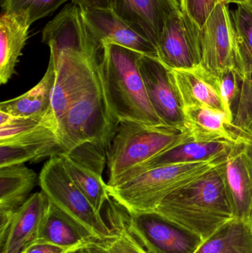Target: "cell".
Masks as SVG:
<instances>
[{
  "mask_svg": "<svg viewBox=\"0 0 252 253\" xmlns=\"http://www.w3.org/2000/svg\"><path fill=\"white\" fill-rule=\"evenodd\" d=\"M221 162L201 178L171 193L154 212L204 242L208 239L235 218L220 168Z\"/></svg>",
  "mask_w": 252,
  "mask_h": 253,
  "instance_id": "cell-1",
  "label": "cell"
},
{
  "mask_svg": "<svg viewBox=\"0 0 252 253\" xmlns=\"http://www.w3.org/2000/svg\"><path fill=\"white\" fill-rule=\"evenodd\" d=\"M142 53L123 46H104L99 72L109 111L117 123L165 126L154 111L139 68Z\"/></svg>",
  "mask_w": 252,
  "mask_h": 253,
  "instance_id": "cell-2",
  "label": "cell"
},
{
  "mask_svg": "<svg viewBox=\"0 0 252 253\" xmlns=\"http://www.w3.org/2000/svg\"><path fill=\"white\" fill-rule=\"evenodd\" d=\"M190 140L193 139L189 131L120 122L107 151L108 188L119 186L130 172L157 155Z\"/></svg>",
  "mask_w": 252,
  "mask_h": 253,
  "instance_id": "cell-3",
  "label": "cell"
},
{
  "mask_svg": "<svg viewBox=\"0 0 252 253\" xmlns=\"http://www.w3.org/2000/svg\"><path fill=\"white\" fill-rule=\"evenodd\" d=\"M224 159L152 168L108 191L130 213H151L171 193L201 178Z\"/></svg>",
  "mask_w": 252,
  "mask_h": 253,
  "instance_id": "cell-4",
  "label": "cell"
},
{
  "mask_svg": "<svg viewBox=\"0 0 252 253\" xmlns=\"http://www.w3.org/2000/svg\"><path fill=\"white\" fill-rule=\"evenodd\" d=\"M118 124L109 111L98 67L88 88L58 123L62 153H70L85 143L108 151Z\"/></svg>",
  "mask_w": 252,
  "mask_h": 253,
  "instance_id": "cell-5",
  "label": "cell"
},
{
  "mask_svg": "<svg viewBox=\"0 0 252 253\" xmlns=\"http://www.w3.org/2000/svg\"><path fill=\"white\" fill-rule=\"evenodd\" d=\"M38 184L50 203L85 230L93 240L113 236L102 213L96 211L74 184L60 156H52L44 164L38 176Z\"/></svg>",
  "mask_w": 252,
  "mask_h": 253,
  "instance_id": "cell-6",
  "label": "cell"
},
{
  "mask_svg": "<svg viewBox=\"0 0 252 253\" xmlns=\"http://www.w3.org/2000/svg\"><path fill=\"white\" fill-rule=\"evenodd\" d=\"M200 67L219 77L238 70L236 34L229 5L219 1L201 28Z\"/></svg>",
  "mask_w": 252,
  "mask_h": 253,
  "instance_id": "cell-7",
  "label": "cell"
},
{
  "mask_svg": "<svg viewBox=\"0 0 252 253\" xmlns=\"http://www.w3.org/2000/svg\"><path fill=\"white\" fill-rule=\"evenodd\" d=\"M54 59V58H53ZM56 62V81L51 111L56 125L91 84L99 67V58L76 49H64Z\"/></svg>",
  "mask_w": 252,
  "mask_h": 253,
  "instance_id": "cell-8",
  "label": "cell"
},
{
  "mask_svg": "<svg viewBox=\"0 0 252 253\" xmlns=\"http://www.w3.org/2000/svg\"><path fill=\"white\" fill-rule=\"evenodd\" d=\"M201 28L181 10L167 19L157 43L158 59L171 70L201 65Z\"/></svg>",
  "mask_w": 252,
  "mask_h": 253,
  "instance_id": "cell-9",
  "label": "cell"
},
{
  "mask_svg": "<svg viewBox=\"0 0 252 253\" xmlns=\"http://www.w3.org/2000/svg\"><path fill=\"white\" fill-rule=\"evenodd\" d=\"M129 231L149 253H195L204 241L155 212L131 214L124 209Z\"/></svg>",
  "mask_w": 252,
  "mask_h": 253,
  "instance_id": "cell-10",
  "label": "cell"
},
{
  "mask_svg": "<svg viewBox=\"0 0 252 253\" xmlns=\"http://www.w3.org/2000/svg\"><path fill=\"white\" fill-rule=\"evenodd\" d=\"M139 68L149 102L161 122L173 129L188 131L173 70L158 58L144 54L139 61Z\"/></svg>",
  "mask_w": 252,
  "mask_h": 253,
  "instance_id": "cell-11",
  "label": "cell"
},
{
  "mask_svg": "<svg viewBox=\"0 0 252 253\" xmlns=\"http://www.w3.org/2000/svg\"><path fill=\"white\" fill-rule=\"evenodd\" d=\"M81 12L90 44L97 54L106 44H115L158 58L155 45L133 31L113 10L87 8Z\"/></svg>",
  "mask_w": 252,
  "mask_h": 253,
  "instance_id": "cell-12",
  "label": "cell"
},
{
  "mask_svg": "<svg viewBox=\"0 0 252 253\" xmlns=\"http://www.w3.org/2000/svg\"><path fill=\"white\" fill-rule=\"evenodd\" d=\"M62 153L57 135V125L50 114L47 120L34 129L18 136L0 141V168L24 165Z\"/></svg>",
  "mask_w": 252,
  "mask_h": 253,
  "instance_id": "cell-13",
  "label": "cell"
},
{
  "mask_svg": "<svg viewBox=\"0 0 252 253\" xmlns=\"http://www.w3.org/2000/svg\"><path fill=\"white\" fill-rule=\"evenodd\" d=\"M180 10L178 0H115L113 11L156 47L167 19Z\"/></svg>",
  "mask_w": 252,
  "mask_h": 253,
  "instance_id": "cell-14",
  "label": "cell"
},
{
  "mask_svg": "<svg viewBox=\"0 0 252 253\" xmlns=\"http://www.w3.org/2000/svg\"><path fill=\"white\" fill-rule=\"evenodd\" d=\"M42 42L48 44L50 56L56 59L64 49L73 48L99 58L87 35L82 12L76 4H67L42 31Z\"/></svg>",
  "mask_w": 252,
  "mask_h": 253,
  "instance_id": "cell-15",
  "label": "cell"
},
{
  "mask_svg": "<svg viewBox=\"0 0 252 253\" xmlns=\"http://www.w3.org/2000/svg\"><path fill=\"white\" fill-rule=\"evenodd\" d=\"M50 202L42 191L33 193L17 210L4 242L1 253H25L36 244Z\"/></svg>",
  "mask_w": 252,
  "mask_h": 253,
  "instance_id": "cell-16",
  "label": "cell"
},
{
  "mask_svg": "<svg viewBox=\"0 0 252 253\" xmlns=\"http://www.w3.org/2000/svg\"><path fill=\"white\" fill-rule=\"evenodd\" d=\"M220 168L234 217L249 221L252 212V176L239 144L235 143Z\"/></svg>",
  "mask_w": 252,
  "mask_h": 253,
  "instance_id": "cell-17",
  "label": "cell"
},
{
  "mask_svg": "<svg viewBox=\"0 0 252 253\" xmlns=\"http://www.w3.org/2000/svg\"><path fill=\"white\" fill-rule=\"evenodd\" d=\"M173 74L183 109L205 106L227 115L220 95L218 77L200 66L192 69L173 70Z\"/></svg>",
  "mask_w": 252,
  "mask_h": 253,
  "instance_id": "cell-18",
  "label": "cell"
},
{
  "mask_svg": "<svg viewBox=\"0 0 252 253\" xmlns=\"http://www.w3.org/2000/svg\"><path fill=\"white\" fill-rule=\"evenodd\" d=\"M235 145V143L231 141L201 142L190 140L168 149L163 153L157 155L152 159H149L127 175L120 185L130 181L152 168L176 164L191 163L212 159H224Z\"/></svg>",
  "mask_w": 252,
  "mask_h": 253,
  "instance_id": "cell-19",
  "label": "cell"
},
{
  "mask_svg": "<svg viewBox=\"0 0 252 253\" xmlns=\"http://www.w3.org/2000/svg\"><path fill=\"white\" fill-rule=\"evenodd\" d=\"M30 25L20 15L4 11L0 19V83L7 84L15 72L28 37Z\"/></svg>",
  "mask_w": 252,
  "mask_h": 253,
  "instance_id": "cell-20",
  "label": "cell"
},
{
  "mask_svg": "<svg viewBox=\"0 0 252 253\" xmlns=\"http://www.w3.org/2000/svg\"><path fill=\"white\" fill-rule=\"evenodd\" d=\"M36 179V173L24 165L0 168V218L13 219L31 196Z\"/></svg>",
  "mask_w": 252,
  "mask_h": 253,
  "instance_id": "cell-21",
  "label": "cell"
},
{
  "mask_svg": "<svg viewBox=\"0 0 252 253\" xmlns=\"http://www.w3.org/2000/svg\"><path fill=\"white\" fill-rule=\"evenodd\" d=\"M56 81V62L50 56L48 67L39 83L26 93L0 104V111L19 117H42L51 111Z\"/></svg>",
  "mask_w": 252,
  "mask_h": 253,
  "instance_id": "cell-22",
  "label": "cell"
},
{
  "mask_svg": "<svg viewBox=\"0 0 252 253\" xmlns=\"http://www.w3.org/2000/svg\"><path fill=\"white\" fill-rule=\"evenodd\" d=\"M183 110L186 129L194 141L236 143V137L231 129L232 121L225 113L205 106L188 107Z\"/></svg>",
  "mask_w": 252,
  "mask_h": 253,
  "instance_id": "cell-23",
  "label": "cell"
},
{
  "mask_svg": "<svg viewBox=\"0 0 252 253\" xmlns=\"http://www.w3.org/2000/svg\"><path fill=\"white\" fill-rule=\"evenodd\" d=\"M93 240L85 230L50 202L36 244H50L71 249L87 245Z\"/></svg>",
  "mask_w": 252,
  "mask_h": 253,
  "instance_id": "cell-24",
  "label": "cell"
},
{
  "mask_svg": "<svg viewBox=\"0 0 252 253\" xmlns=\"http://www.w3.org/2000/svg\"><path fill=\"white\" fill-rule=\"evenodd\" d=\"M104 209V218L113 236L103 240H93L89 244L103 253H149L129 231L124 208L121 205L110 197Z\"/></svg>",
  "mask_w": 252,
  "mask_h": 253,
  "instance_id": "cell-25",
  "label": "cell"
},
{
  "mask_svg": "<svg viewBox=\"0 0 252 253\" xmlns=\"http://www.w3.org/2000/svg\"><path fill=\"white\" fill-rule=\"evenodd\" d=\"M195 253H252L250 223L233 218L204 241Z\"/></svg>",
  "mask_w": 252,
  "mask_h": 253,
  "instance_id": "cell-26",
  "label": "cell"
},
{
  "mask_svg": "<svg viewBox=\"0 0 252 253\" xmlns=\"http://www.w3.org/2000/svg\"><path fill=\"white\" fill-rule=\"evenodd\" d=\"M74 184L88 199L97 212L102 210L110 199L108 184L102 178V174L86 166L71 157L66 153L59 155Z\"/></svg>",
  "mask_w": 252,
  "mask_h": 253,
  "instance_id": "cell-27",
  "label": "cell"
},
{
  "mask_svg": "<svg viewBox=\"0 0 252 253\" xmlns=\"http://www.w3.org/2000/svg\"><path fill=\"white\" fill-rule=\"evenodd\" d=\"M236 34L238 72L240 78L252 71V10L238 4L231 13Z\"/></svg>",
  "mask_w": 252,
  "mask_h": 253,
  "instance_id": "cell-28",
  "label": "cell"
},
{
  "mask_svg": "<svg viewBox=\"0 0 252 253\" xmlns=\"http://www.w3.org/2000/svg\"><path fill=\"white\" fill-rule=\"evenodd\" d=\"M68 1L69 0H2V7L4 11L23 16L31 25L53 13Z\"/></svg>",
  "mask_w": 252,
  "mask_h": 253,
  "instance_id": "cell-29",
  "label": "cell"
},
{
  "mask_svg": "<svg viewBox=\"0 0 252 253\" xmlns=\"http://www.w3.org/2000/svg\"><path fill=\"white\" fill-rule=\"evenodd\" d=\"M51 111L42 117H19L0 111V141L18 136L44 123Z\"/></svg>",
  "mask_w": 252,
  "mask_h": 253,
  "instance_id": "cell-30",
  "label": "cell"
},
{
  "mask_svg": "<svg viewBox=\"0 0 252 253\" xmlns=\"http://www.w3.org/2000/svg\"><path fill=\"white\" fill-rule=\"evenodd\" d=\"M66 153L102 175L107 162V151L102 147L92 143H85Z\"/></svg>",
  "mask_w": 252,
  "mask_h": 253,
  "instance_id": "cell-31",
  "label": "cell"
},
{
  "mask_svg": "<svg viewBox=\"0 0 252 253\" xmlns=\"http://www.w3.org/2000/svg\"><path fill=\"white\" fill-rule=\"evenodd\" d=\"M219 79L220 95L226 108V114L233 123V105L238 99L241 88V80L236 70H229L221 74Z\"/></svg>",
  "mask_w": 252,
  "mask_h": 253,
  "instance_id": "cell-32",
  "label": "cell"
},
{
  "mask_svg": "<svg viewBox=\"0 0 252 253\" xmlns=\"http://www.w3.org/2000/svg\"><path fill=\"white\" fill-rule=\"evenodd\" d=\"M240 80L241 88L236 100V114L234 115L232 126H238L252 117V71Z\"/></svg>",
  "mask_w": 252,
  "mask_h": 253,
  "instance_id": "cell-33",
  "label": "cell"
},
{
  "mask_svg": "<svg viewBox=\"0 0 252 253\" xmlns=\"http://www.w3.org/2000/svg\"><path fill=\"white\" fill-rule=\"evenodd\" d=\"M219 0H180V9L202 28Z\"/></svg>",
  "mask_w": 252,
  "mask_h": 253,
  "instance_id": "cell-34",
  "label": "cell"
},
{
  "mask_svg": "<svg viewBox=\"0 0 252 253\" xmlns=\"http://www.w3.org/2000/svg\"><path fill=\"white\" fill-rule=\"evenodd\" d=\"M236 136V143L243 149L246 162L252 176V117L239 126H232Z\"/></svg>",
  "mask_w": 252,
  "mask_h": 253,
  "instance_id": "cell-35",
  "label": "cell"
},
{
  "mask_svg": "<svg viewBox=\"0 0 252 253\" xmlns=\"http://www.w3.org/2000/svg\"><path fill=\"white\" fill-rule=\"evenodd\" d=\"M81 9L99 8L113 10L115 0H71Z\"/></svg>",
  "mask_w": 252,
  "mask_h": 253,
  "instance_id": "cell-36",
  "label": "cell"
},
{
  "mask_svg": "<svg viewBox=\"0 0 252 253\" xmlns=\"http://www.w3.org/2000/svg\"><path fill=\"white\" fill-rule=\"evenodd\" d=\"M71 249L72 248L65 249L50 244H36L28 248L25 253H65Z\"/></svg>",
  "mask_w": 252,
  "mask_h": 253,
  "instance_id": "cell-37",
  "label": "cell"
},
{
  "mask_svg": "<svg viewBox=\"0 0 252 253\" xmlns=\"http://www.w3.org/2000/svg\"><path fill=\"white\" fill-rule=\"evenodd\" d=\"M230 3H234V4H243V5H245L246 7L252 10V0H227L226 1V4H229Z\"/></svg>",
  "mask_w": 252,
  "mask_h": 253,
  "instance_id": "cell-38",
  "label": "cell"
},
{
  "mask_svg": "<svg viewBox=\"0 0 252 253\" xmlns=\"http://www.w3.org/2000/svg\"><path fill=\"white\" fill-rule=\"evenodd\" d=\"M79 253H89L88 245H84V246L80 249Z\"/></svg>",
  "mask_w": 252,
  "mask_h": 253,
  "instance_id": "cell-39",
  "label": "cell"
},
{
  "mask_svg": "<svg viewBox=\"0 0 252 253\" xmlns=\"http://www.w3.org/2000/svg\"><path fill=\"white\" fill-rule=\"evenodd\" d=\"M83 246H84V245H83ZM83 246L78 247V248H72V249L70 250L69 251H68V252L65 253H78V250Z\"/></svg>",
  "mask_w": 252,
  "mask_h": 253,
  "instance_id": "cell-40",
  "label": "cell"
},
{
  "mask_svg": "<svg viewBox=\"0 0 252 253\" xmlns=\"http://www.w3.org/2000/svg\"><path fill=\"white\" fill-rule=\"evenodd\" d=\"M249 223H250V227H251L252 230V212L251 213V215H250V220H249Z\"/></svg>",
  "mask_w": 252,
  "mask_h": 253,
  "instance_id": "cell-41",
  "label": "cell"
},
{
  "mask_svg": "<svg viewBox=\"0 0 252 253\" xmlns=\"http://www.w3.org/2000/svg\"><path fill=\"white\" fill-rule=\"evenodd\" d=\"M219 1H223V2L226 3V1H227V0H219Z\"/></svg>",
  "mask_w": 252,
  "mask_h": 253,
  "instance_id": "cell-42",
  "label": "cell"
},
{
  "mask_svg": "<svg viewBox=\"0 0 252 253\" xmlns=\"http://www.w3.org/2000/svg\"><path fill=\"white\" fill-rule=\"evenodd\" d=\"M81 248H82V247H81ZM81 248H80V249H81ZM80 249H79V250H78V253H79Z\"/></svg>",
  "mask_w": 252,
  "mask_h": 253,
  "instance_id": "cell-43",
  "label": "cell"
}]
</instances>
